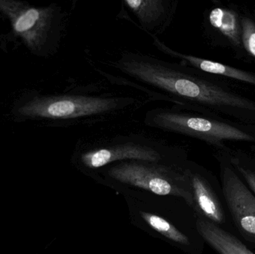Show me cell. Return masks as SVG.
I'll return each mask as SVG.
<instances>
[{
	"instance_id": "1",
	"label": "cell",
	"mask_w": 255,
	"mask_h": 254,
	"mask_svg": "<svg viewBox=\"0 0 255 254\" xmlns=\"http://www.w3.org/2000/svg\"><path fill=\"white\" fill-rule=\"evenodd\" d=\"M153 101L145 95L77 90L60 95H34L18 101L14 113L22 119L88 125L111 122L133 114Z\"/></svg>"
},
{
	"instance_id": "2",
	"label": "cell",
	"mask_w": 255,
	"mask_h": 254,
	"mask_svg": "<svg viewBox=\"0 0 255 254\" xmlns=\"http://www.w3.org/2000/svg\"><path fill=\"white\" fill-rule=\"evenodd\" d=\"M130 222L151 237L187 254H203L204 241L193 209L182 198L139 191L121 192Z\"/></svg>"
},
{
	"instance_id": "3",
	"label": "cell",
	"mask_w": 255,
	"mask_h": 254,
	"mask_svg": "<svg viewBox=\"0 0 255 254\" xmlns=\"http://www.w3.org/2000/svg\"><path fill=\"white\" fill-rule=\"evenodd\" d=\"M72 161L77 170L91 177L99 170L115 163L184 164L188 161V156L181 146L145 133L133 131L84 137L78 142Z\"/></svg>"
},
{
	"instance_id": "4",
	"label": "cell",
	"mask_w": 255,
	"mask_h": 254,
	"mask_svg": "<svg viewBox=\"0 0 255 254\" xmlns=\"http://www.w3.org/2000/svg\"><path fill=\"white\" fill-rule=\"evenodd\" d=\"M187 161L184 164L145 161L115 163L99 170L90 177L120 192L139 191L178 197L192 207L191 187L186 171Z\"/></svg>"
},
{
	"instance_id": "5",
	"label": "cell",
	"mask_w": 255,
	"mask_h": 254,
	"mask_svg": "<svg viewBox=\"0 0 255 254\" xmlns=\"http://www.w3.org/2000/svg\"><path fill=\"white\" fill-rule=\"evenodd\" d=\"M144 123L149 128L200 140L215 151L225 150L231 142L255 144V125L212 117L175 105L150 109L145 113Z\"/></svg>"
},
{
	"instance_id": "6",
	"label": "cell",
	"mask_w": 255,
	"mask_h": 254,
	"mask_svg": "<svg viewBox=\"0 0 255 254\" xmlns=\"http://www.w3.org/2000/svg\"><path fill=\"white\" fill-rule=\"evenodd\" d=\"M0 13L12 30L34 55L48 56L58 49L67 13L56 4L34 7L25 1L0 0Z\"/></svg>"
},
{
	"instance_id": "7",
	"label": "cell",
	"mask_w": 255,
	"mask_h": 254,
	"mask_svg": "<svg viewBox=\"0 0 255 254\" xmlns=\"http://www.w3.org/2000/svg\"><path fill=\"white\" fill-rule=\"evenodd\" d=\"M225 150L215 151L214 157L220 166V183L228 213L240 240L255 247V195L235 171Z\"/></svg>"
},
{
	"instance_id": "8",
	"label": "cell",
	"mask_w": 255,
	"mask_h": 254,
	"mask_svg": "<svg viewBox=\"0 0 255 254\" xmlns=\"http://www.w3.org/2000/svg\"><path fill=\"white\" fill-rule=\"evenodd\" d=\"M186 171L191 187L192 209L197 219L230 231L229 215L223 198L221 183L209 170L188 160Z\"/></svg>"
},
{
	"instance_id": "9",
	"label": "cell",
	"mask_w": 255,
	"mask_h": 254,
	"mask_svg": "<svg viewBox=\"0 0 255 254\" xmlns=\"http://www.w3.org/2000/svg\"><path fill=\"white\" fill-rule=\"evenodd\" d=\"M241 14L235 6L214 1L204 12L202 31L211 46L229 49L238 59L247 60L241 40Z\"/></svg>"
},
{
	"instance_id": "10",
	"label": "cell",
	"mask_w": 255,
	"mask_h": 254,
	"mask_svg": "<svg viewBox=\"0 0 255 254\" xmlns=\"http://www.w3.org/2000/svg\"><path fill=\"white\" fill-rule=\"evenodd\" d=\"M122 3L136 18L141 29L150 37H158L173 21L178 0H125Z\"/></svg>"
},
{
	"instance_id": "11",
	"label": "cell",
	"mask_w": 255,
	"mask_h": 254,
	"mask_svg": "<svg viewBox=\"0 0 255 254\" xmlns=\"http://www.w3.org/2000/svg\"><path fill=\"white\" fill-rule=\"evenodd\" d=\"M151 37L153 40V46L157 50L168 56H170L173 59L178 60V63L206 74L217 77L233 79L255 86V73L253 72L241 70L223 63L205 59L194 55L181 53L169 47L166 43L160 40L158 37L152 36Z\"/></svg>"
},
{
	"instance_id": "12",
	"label": "cell",
	"mask_w": 255,
	"mask_h": 254,
	"mask_svg": "<svg viewBox=\"0 0 255 254\" xmlns=\"http://www.w3.org/2000/svg\"><path fill=\"white\" fill-rule=\"evenodd\" d=\"M196 227L205 243L219 254H255L239 237L227 230L200 219H197Z\"/></svg>"
},
{
	"instance_id": "13",
	"label": "cell",
	"mask_w": 255,
	"mask_h": 254,
	"mask_svg": "<svg viewBox=\"0 0 255 254\" xmlns=\"http://www.w3.org/2000/svg\"><path fill=\"white\" fill-rule=\"evenodd\" d=\"M225 152L235 171L255 195V158L241 149L231 147Z\"/></svg>"
},
{
	"instance_id": "14",
	"label": "cell",
	"mask_w": 255,
	"mask_h": 254,
	"mask_svg": "<svg viewBox=\"0 0 255 254\" xmlns=\"http://www.w3.org/2000/svg\"><path fill=\"white\" fill-rule=\"evenodd\" d=\"M241 40L247 59L255 61V11H241Z\"/></svg>"
}]
</instances>
